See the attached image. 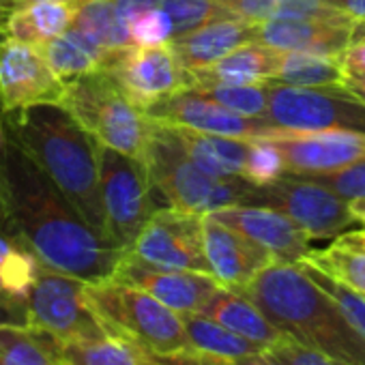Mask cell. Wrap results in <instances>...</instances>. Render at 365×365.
Returning a JSON list of instances; mask_svg holds the SVG:
<instances>
[{"label": "cell", "mask_w": 365, "mask_h": 365, "mask_svg": "<svg viewBox=\"0 0 365 365\" xmlns=\"http://www.w3.org/2000/svg\"><path fill=\"white\" fill-rule=\"evenodd\" d=\"M361 35H365V24H359V22H356V33H354V39H356V37H361Z\"/></svg>", "instance_id": "49"}, {"label": "cell", "mask_w": 365, "mask_h": 365, "mask_svg": "<svg viewBox=\"0 0 365 365\" xmlns=\"http://www.w3.org/2000/svg\"><path fill=\"white\" fill-rule=\"evenodd\" d=\"M243 292L299 344L346 365H365V337L301 262L275 260Z\"/></svg>", "instance_id": "2"}, {"label": "cell", "mask_w": 365, "mask_h": 365, "mask_svg": "<svg viewBox=\"0 0 365 365\" xmlns=\"http://www.w3.org/2000/svg\"><path fill=\"white\" fill-rule=\"evenodd\" d=\"M205 254L211 275L232 290H245L258 273L275 262V256L247 235L217 222L213 215L202 217Z\"/></svg>", "instance_id": "17"}, {"label": "cell", "mask_w": 365, "mask_h": 365, "mask_svg": "<svg viewBox=\"0 0 365 365\" xmlns=\"http://www.w3.org/2000/svg\"><path fill=\"white\" fill-rule=\"evenodd\" d=\"M0 365H61V344L35 327H0Z\"/></svg>", "instance_id": "30"}, {"label": "cell", "mask_w": 365, "mask_h": 365, "mask_svg": "<svg viewBox=\"0 0 365 365\" xmlns=\"http://www.w3.org/2000/svg\"><path fill=\"white\" fill-rule=\"evenodd\" d=\"M99 182L106 215V237L129 252L153 213V180L146 163L138 157L99 144Z\"/></svg>", "instance_id": "7"}, {"label": "cell", "mask_w": 365, "mask_h": 365, "mask_svg": "<svg viewBox=\"0 0 365 365\" xmlns=\"http://www.w3.org/2000/svg\"><path fill=\"white\" fill-rule=\"evenodd\" d=\"M18 3L24 7V5H31V3H39V0H18ZM71 3H78V5H82L84 3V0H71Z\"/></svg>", "instance_id": "48"}, {"label": "cell", "mask_w": 365, "mask_h": 365, "mask_svg": "<svg viewBox=\"0 0 365 365\" xmlns=\"http://www.w3.org/2000/svg\"><path fill=\"white\" fill-rule=\"evenodd\" d=\"M101 69L116 80L142 112L165 97L194 88V73L180 65L170 43L112 50Z\"/></svg>", "instance_id": "11"}, {"label": "cell", "mask_w": 365, "mask_h": 365, "mask_svg": "<svg viewBox=\"0 0 365 365\" xmlns=\"http://www.w3.org/2000/svg\"><path fill=\"white\" fill-rule=\"evenodd\" d=\"M65 82L56 78L39 46L5 37L0 41V110L3 114L58 103Z\"/></svg>", "instance_id": "13"}, {"label": "cell", "mask_w": 365, "mask_h": 365, "mask_svg": "<svg viewBox=\"0 0 365 365\" xmlns=\"http://www.w3.org/2000/svg\"><path fill=\"white\" fill-rule=\"evenodd\" d=\"M61 365H157L140 346L108 335L101 339L61 344Z\"/></svg>", "instance_id": "28"}, {"label": "cell", "mask_w": 365, "mask_h": 365, "mask_svg": "<svg viewBox=\"0 0 365 365\" xmlns=\"http://www.w3.org/2000/svg\"><path fill=\"white\" fill-rule=\"evenodd\" d=\"M129 35L133 46H165L172 41V22L165 11L150 9L140 14L131 24H129Z\"/></svg>", "instance_id": "37"}, {"label": "cell", "mask_w": 365, "mask_h": 365, "mask_svg": "<svg viewBox=\"0 0 365 365\" xmlns=\"http://www.w3.org/2000/svg\"><path fill=\"white\" fill-rule=\"evenodd\" d=\"M48 65L61 82H71L86 73H93L103 67L110 52L95 46L78 29H69L65 35L39 46Z\"/></svg>", "instance_id": "27"}, {"label": "cell", "mask_w": 365, "mask_h": 365, "mask_svg": "<svg viewBox=\"0 0 365 365\" xmlns=\"http://www.w3.org/2000/svg\"><path fill=\"white\" fill-rule=\"evenodd\" d=\"M346 71L339 56L314 54V52H284L279 71L273 82L305 86V88H329L341 86Z\"/></svg>", "instance_id": "29"}, {"label": "cell", "mask_w": 365, "mask_h": 365, "mask_svg": "<svg viewBox=\"0 0 365 365\" xmlns=\"http://www.w3.org/2000/svg\"><path fill=\"white\" fill-rule=\"evenodd\" d=\"M0 41H3V37H0Z\"/></svg>", "instance_id": "51"}, {"label": "cell", "mask_w": 365, "mask_h": 365, "mask_svg": "<svg viewBox=\"0 0 365 365\" xmlns=\"http://www.w3.org/2000/svg\"><path fill=\"white\" fill-rule=\"evenodd\" d=\"M282 0H217V5L224 7L232 18L245 22H267L277 14Z\"/></svg>", "instance_id": "40"}, {"label": "cell", "mask_w": 365, "mask_h": 365, "mask_svg": "<svg viewBox=\"0 0 365 365\" xmlns=\"http://www.w3.org/2000/svg\"><path fill=\"white\" fill-rule=\"evenodd\" d=\"M196 93L217 101L220 106L247 116L267 120L269 116V82H254V84H213L194 88Z\"/></svg>", "instance_id": "32"}, {"label": "cell", "mask_w": 365, "mask_h": 365, "mask_svg": "<svg viewBox=\"0 0 365 365\" xmlns=\"http://www.w3.org/2000/svg\"><path fill=\"white\" fill-rule=\"evenodd\" d=\"M301 262H307L350 290L365 294V241L356 230H346L324 250H312Z\"/></svg>", "instance_id": "26"}, {"label": "cell", "mask_w": 365, "mask_h": 365, "mask_svg": "<svg viewBox=\"0 0 365 365\" xmlns=\"http://www.w3.org/2000/svg\"><path fill=\"white\" fill-rule=\"evenodd\" d=\"M200 314L213 318L215 322L224 324L226 329L252 341L262 344L267 350H271L273 346L290 337L282 329H277L269 320V316L243 290H232V288L222 286Z\"/></svg>", "instance_id": "22"}, {"label": "cell", "mask_w": 365, "mask_h": 365, "mask_svg": "<svg viewBox=\"0 0 365 365\" xmlns=\"http://www.w3.org/2000/svg\"><path fill=\"white\" fill-rule=\"evenodd\" d=\"M269 352L273 356H277L279 361H284L286 365H337V361H333L331 356H327L305 344H299L292 337H286L284 341L273 346Z\"/></svg>", "instance_id": "39"}, {"label": "cell", "mask_w": 365, "mask_h": 365, "mask_svg": "<svg viewBox=\"0 0 365 365\" xmlns=\"http://www.w3.org/2000/svg\"><path fill=\"white\" fill-rule=\"evenodd\" d=\"M252 41H258V24L239 18H220L187 35L174 37L170 48L187 71H198Z\"/></svg>", "instance_id": "20"}, {"label": "cell", "mask_w": 365, "mask_h": 365, "mask_svg": "<svg viewBox=\"0 0 365 365\" xmlns=\"http://www.w3.org/2000/svg\"><path fill=\"white\" fill-rule=\"evenodd\" d=\"M159 9L168 14L174 37L187 35L220 18H232L217 5V0H159Z\"/></svg>", "instance_id": "33"}, {"label": "cell", "mask_w": 365, "mask_h": 365, "mask_svg": "<svg viewBox=\"0 0 365 365\" xmlns=\"http://www.w3.org/2000/svg\"><path fill=\"white\" fill-rule=\"evenodd\" d=\"M350 207H352V213H354L356 222H359L361 226H365V198H363V200L350 202Z\"/></svg>", "instance_id": "47"}, {"label": "cell", "mask_w": 365, "mask_h": 365, "mask_svg": "<svg viewBox=\"0 0 365 365\" xmlns=\"http://www.w3.org/2000/svg\"><path fill=\"white\" fill-rule=\"evenodd\" d=\"M279 18H309V20H350L327 0H282L277 14ZM273 16V18H275Z\"/></svg>", "instance_id": "38"}, {"label": "cell", "mask_w": 365, "mask_h": 365, "mask_svg": "<svg viewBox=\"0 0 365 365\" xmlns=\"http://www.w3.org/2000/svg\"><path fill=\"white\" fill-rule=\"evenodd\" d=\"M267 123L292 131L365 133V103L341 86L305 88L269 80Z\"/></svg>", "instance_id": "9"}, {"label": "cell", "mask_w": 365, "mask_h": 365, "mask_svg": "<svg viewBox=\"0 0 365 365\" xmlns=\"http://www.w3.org/2000/svg\"><path fill=\"white\" fill-rule=\"evenodd\" d=\"M58 106L99 144L142 159L150 120L106 69L65 82Z\"/></svg>", "instance_id": "6"}, {"label": "cell", "mask_w": 365, "mask_h": 365, "mask_svg": "<svg viewBox=\"0 0 365 365\" xmlns=\"http://www.w3.org/2000/svg\"><path fill=\"white\" fill-rule=\"evenodd\" d=\"M182 324H185L190 352L213 359V361H235L245 359L252 354L267 352V348L258 341H252L224 324L215 322L205 314H182Z\"/></svg>", "instance_id": "25"}, {"label": "cell", "mask_w": 365, "mask_h": 365, "mask_svg": "<svg viewBox=\"0 0 365 365\" xmlns=\"http://www.w3.org/2000/svg\"><path fill=\"white\" fill-rule=\"evenodd\" d=\"M282 176H286V163L279 148L269 140H252V150L243 178L262 187L271 185Z\"/></svg>", "instance_id": "34"}, {"label": "cell", "mask_w": 365, "mask_h": 365, "mask_svg": "<svg viewBox=\"0 0 365 365\" xmlns=\"http://www.w3.org/2000/svg\"><path fill=\"white\" fill-rule=\"evenodd\" d=\"M142 161L146 163L153 187L172 209L209 215L226 207L254 205L258 185L241 176L213 178L202 172L192 161L185 144L172 125L150 120Z\"/></svg>", "instance_id": "4"}, {"label": "cell", "mask_w": 365, "mask_h": 365, "mask_svg": "<svg viewBox=\"0 0 365 365\" xmlns=\"http://www.w3.org/2000/svg\"><path fill=\"white\" fill-rule=\"evenodd\" d=\"M0 226L43 267L86 284L112 279L127 256L82 217L9 131L0 153Z\"/></svg>", "instance_id": "1"}, {"label": "cell", "mask_w": 365, "mask_h": 365, "mask_svg": "<svg viewBox=\"0 0 365 365\" xmlns=\"http://www.w3.org/2000/svg\"><path fill=\"white\" fill-rule=\"evenodd\" d=\"M341 88H346L348 93H352L365 103V76H346Z\"/></svg>", "instance_id": "46"}, {"label": "cell", "mask_w": 365, "mask_h": 365, "mask_svg": "<svg viewBox=\"0 0 365 365\" xmlns=\"http://www.w3.org/2000/svg\"><path fill=\"white\" fill-rule=\"evenodd\" d=\"M356 22L352 20H309L271 18L258 24V41L282 52H314L341 56L354 41Z\"/></svg>", "instance_id": "19"}, {"label": "cell", "mask_w": 365, "mask_h": 365, "mask_svg": "<svg viewBox=\"0 0 365 365\" xmlns=\"http://www.w3.org/2000/svg\"><path fill=\"white\" fill-rule=\"evenodd\" d=\"M78 3L71 0H39L20 7L7 26V37L43 46L61 35H65L76 20Z\"/></svg>", "instance_id": "24"}, {"label": "cell", "mask_w": 365, "mask_h": 365, "mask_svg": "<svg viewBox=\"0 0 365 365\" xmlns=\"http://www.w3.org/2000/svg\"><path fill=\"white\" fill-rule=\"evenodd\" d=\"M116 5V16L120 20L123 26L129 29V24L144 11L157 9L159 7V0H114Z\"/></svg>", "instance_id": "43"}, {"label": "cell", "mask_w": 365, "mask_h": 365, "mask_svg": "<svg viewBox=\"0 0 365 365\" xmlns=\"http://www.w3.org/2000/svg\"><path fill=\"white\" fill-rule=\"evenodd\" d=\"M144 114L146 118L163 125L190 127L207 133L243 138V140H262L277 129L267 120L241 116L196 91H180L172 97H165L159 103L144 110Z\"/></svg>", "instance_id": "15"}, {"label": "cell", "mask_w": 365, "mask_h": 365, "mask_svg": "<svg viewBox=\"0 0 365 365\" xmlns=\"http://www.w3.org/2000/svg\"><path fill=\"white\" fill-rule=\"evenodd\" d=\"M303 178H312L320 182V185L329 187L331 192H335L339 198L348 202L365 198V159H359L335 172H324V174H314V176H303Z\"/></svg>", "instance_id": "36"}, {"label": "cell", "mask_w": 365, "mask_h": 365, "mask_svg": "<svg viewBox=\"0 0 365 365\" xmlns=\"http://www.w3.org/2000/svg\"><path fill=\"white\" fill-rule=\"evenodd\" d=\"M202 217L172 207L157 209L127 254L153 267L211 275L205 254Z\"/></svg>", "instance_id": "12"}, {"label": "cell", "mask_w": 365, "mask_h": 365, "mask_svg": "<svg viewBox=\"0 0 365 365\" xmlns=\"http://www.w3.org/2000/svg\"><path fill=\"white\" fill-rule=\"evenodd\" d=\"M254 205L271 207L294 220L312 239H333L359 224L348 200L303 176L286 174L271 185L256 187Z\"/></svg>", "instance_id": "10"}, {"label": "cell", "mask_w": 365, "mask_h": 365, "mask_svg": "<svg viewBox=\"0 0 365 365\" xmlns=\"http://www.w3.org/2000/svg\"><path fill=\"white\" fill-rule=\"evenodd\" d=\"M284 52L260 41L245 43L217 63L192 71L194 73V88L213 86V84H254V82H269L277 76L279 63ZM192 88V91H194Z\"/></svg>", "instance_id": "21"}, {"label": "cell", "mask_w": 365, "mask_h": 365, "mask_svg": "<svg viewBox=\"0 0 365 365\" xmlns=\"http://www.w3.org/2000/svg\"><path fill=\"white\" fill-rule=\"evenodd\" d=\"M346 76H365V35L356 37L352 46L339 56Z\"/></svg>", "instance_id": "42"}, {"label": "cell", "mask_w": 365, "mask_h": 365, "mask_svg": "<svg viewBox=\"0 0 365 365\" xmlns=\"http://www.w3.org/2000/svg\"><path fill=\"white\" fill-rule=\"evenodd\" d=\"M301 267L309 273V277H312L318 286H322V288L337 301V305L341 307V312L346 314V318L352 322V327L365 337V294L350 290L348 286L335 282L333 277L324 275L322 271H318L316 267H312V264H307V262H301Z\"/></svg>", "instance_id": "35"}, {"label": "cell", "mask_w": 365, "mask_h": 365, "mask_svg": "<svg viewBox=\"0 0 365 365\" xmlns=\"http://www.w3.org/2000/svg\"><path fill=\"white\" fill-rule=\"evenodd\" d=\"M86 282L41 264L26 297L31 327L48 333L58 344L101 339L110 333L88 303Z\"/></svg>", "instance_id": "8"}, {"label": "cell", "mask_w": 365, "mask_h": 365, "mask_svg": "<svg viewBox=\"0 0 365 365\" xmlns=\"http://www.w3.org/2000/svg\"><path fill=\"white\" fill-rule=\"evenodd\" d=\"M112 279L125 282L129 286L142 288L153 294L165 307L176 314H200L213 294L222 288V284L209 275L198 271H182V269H161L146 264L131 254L123 258Z\"/></svg>", "instance_id": "16"}, {"label": "cell", "mask_w": 365, "mask_h": 365, "mask_svg": "<svg viewBox=\"0 0 365 365\" xmlns=\"http://www.w3.org/2000/svg\"><path fill=\"white\" fill-rule=\"evenodd\" d=\"M217 222L247 235L267 247L279 262H301L309 252L312 237L288 215L262 205H237L209 213Z\"/></svg>", "instance_id": "18"}, {"label": "cell", "mask_w": 365, "mask_h": 365, "mask_svg": "<svg viewBox=\"0 0 365 365\" xmlns=\"http://www.w3.org/2000/svg\"><path fill=\"white\" fill-rule=\"evenodd\" d=\"M73 29L106 52L133 46L129 29L116 16L114 0H84L76 11Z\"/></svg>", "instance_id": "31"}, {"label": "cell", "mask_w": 365, "mask_h": 365, "mask_svg": "<svg viewBox=\"0 0 365 365\" xmlns=\"http://www.w3.org/2000/svg\"><path fill=\"white\" fill-rule=\"evenodd\" d=\"M337 365H346V363H339V361H337Z\"/></svg>", "instance_id": "50"}, {"label": "cell", "mask_w": 365, "mask_h": 365, "mask_svg": "<svg viewBox=\"0 0 365 365\" xmlns=\"http://www.w3.org/2000/svg\"><path fill=\"white\" fill-rule=\"evenodd\" d=\"M86 297L110 335L127 339L153 356L190 352L180 314L165 307L142 288L106 279L88 284Z\"/></svg>", "instance_id": "5"}, {"label": "cell", "mask_w": 365, "mask_h": 365, "mask_svg": "<svg viewBox=\"0 0 365 365\" xmlns=\"http://www.w3.org/2000/svg\"><path fill=\"white\" fill-rule=\"evenodd\" d=\"M157 365H217L211 359L198 356L194 352H178V354H165V356H153Z\"/></svg>", "instance_id": "44"}, {"label": "cell", "mask_w": 365, "mask_h": 365, "mask_svg": "<svg viewBox=\"0 0 365 365\" xmlns=\"http://www.w3.org/2000/svg\"><path fill=\"white\" fill-rule=\"evenodd\" d=\"M327 3L348 16L352 22L365 24V0H327Z\"/></svg>", "instance_id": "45"}, {"label": "cell", "mask_w": 365, "mask_h": 365, "mask_svg": "<svg viewBox=\"0 0 365 365\" xmlns=\"http://www.w3.org/2000/svg\"><path fill=\"white\" fill-rule=\"evenodd\" d=\"M0 327H31L26 303L0 290Z\"/></svg>", "instance_id": "41"}, {"label": "cell", "mask_w": 365, "mask_h": 365, "mask_svg": "<svg viewBox=\"0 0 365 365\" xmlns=\"http://www.w3.org/2000/svg\"><path fill=\"white\" fill-rule=\"evenodd\" d=\"M185 144L192 161L213 178H243L252 140L207 133L190 127H174Z\"/></svg>", "instance_id": "23"}, {"label": "cell", "mask_w": 365, "mask_h": 365, "mask_svg": "<svg viewBox=\"0 0 365 365\" xmlns=\"http://www.w3.org/2000/svg\"><path fill=\"white\" fill-rule=\"evenodd\" d=\"M286 163V174L314 176L335 172L359 159H365V133L359 131H292L277 127L269 138Z\"/></svg>", "instance_id": "14"}, {"label": "cell", "mask_w": 365, "mask_h": 365, "mask_svg": "<svg viewBox=\"0 0 365 365\" xmlns=\"http://www.w3.org/2000/svg\"><path fill=\"white\" fill-rule=\"evenodd\" d=\"M3 120L5 129L37 159L82 217L108 239L99 182V142L58 103L7 112Z\"/></svg>", "instance_id": "3"}]
</instances>
